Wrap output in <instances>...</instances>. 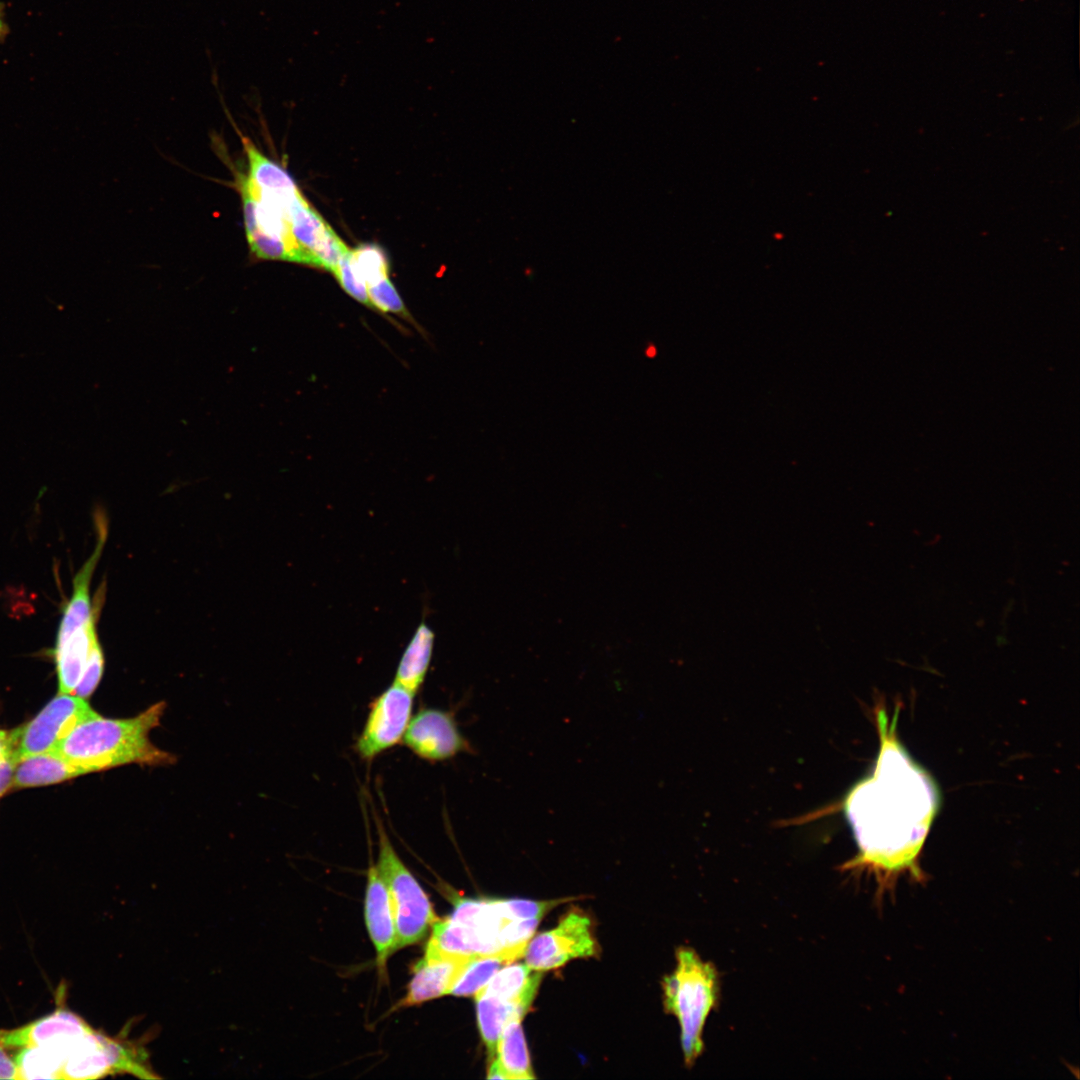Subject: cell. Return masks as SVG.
Instances as JSON below:
<instances>
[{
	"instance_id": "obj_1",
	"label": "cell",
	"mask_w": 1080,
	"mask_h": 1080,
	"mask_svg": "<svg viewBox=\"0 0 1080 1080\" xmlns=\"http://www.w3.org/2000/svg\"><path fill=\"white\" fill-rule=\"evenodd\" d=\"M877 722L881 746L875 769L851 790L844 804L859 852L842 870L872 873L880 900L901 872L922 880L917 857L938 798L931 779L897 742L895 720L890 725L879 711Z\"/></svg>"
},
{
	"instance_id": "obj_2",
	"label": "cell",
	"mask_w": 1080,
	"mask_h": 1080,
	"mask_svg": "<svg viewBox=\"0 0 1080 1080\" xmlns=\"http://www.w3.org/2000/svg\"><path fill=\"white\" fill-rule=\"evenodd\" d=\"M562 900L461 898L450 916L438 920L426 951L458 956L525 953L542 917Z\"/></svg>"
},
{
	"instance_id": "obj_3",
	"label": "cell",
	"mask_w": 1080,
	"mask_h": 1080,
	"mask_svg": "<svg viewBox=\"0 0 1080 1080\" xmlns=\"http://www.w3.org/2000/svg\"><path fill=\"white\" fill-rule=\"evenodd\" d=\"M165 707L159 702L126 719L97 714L78 724L55 750L84 774L126 764H172L175 756L156 747L149 738L152 729L160 724Z\"/></svg>"
},
{
	"instance_id": "obj_4",
	"label": "cell",
	"mask_w": 1080,
	"mask_h": 1080,
	"mask_svg": "<svg viewBox=\"0 0 1080 1080\" xmlns=\"http://www.w3.org/2000/svg\"><path fill=\"white\" fill-rule=\"evenodd\" d=\"M237 186L251 252L260 259L312 266L310 256L300 247L292 232L291 208L303 195L292 177L285 175L255 182L247 174L240 173Z\"/></svg>"
},
{
	"instance_id": "obj_5",
	"label": "cell",
	"mask_w": 1080,
	"mask_h": 1080,
	"mask_svg": "<svg viewBox=\"0 0 1080 1080\" xmlns=\"http://www.w3.org/2000/svg\"><path fill=\"white\" fill-rule=\"evenodd\" d=\"M676 968L664 977V1007L681 1029L684 1062L692 1067L704 1051L703 1030L720 999L719 974L689 947L676 951Z\"/></svg>"
},
{
	"instance_id": "obj_6",
	"label": "cell",
	"mask_w": 1080,
	"mask_h": 1080,
	"mask_svg": "<svg viewBox=\"0 0 1080 1080\" xmlns=\"http://www.w3.org/2000/svg\"><path fill=\"white\" fill-rule=\"evenodd\" d=\"M378 834V871L393 907L397 949L420 941L439 920L426 893L395 851L382 821L374 815Z\"/></svg>"
},
{
	"instance_id": "obj_7",
	"label": "cell",
	"mask_w": 1080,
	"mask_h": 1080,
	"mask_svg": "<svg viewBox=\"0 0 1080 1080\" xmlns=\"http://www.w3.org/2000/svg\"><path fill=\"white\" fill-rule=\"evenodd\" d=\"M122 1073L145 1079L159 1077L152 1070L143 1046L93 1030L72 1045L62 1064L60 1079H98Z\"/></svg>"
},
{
	"instance_id": "obj_8",
	"label": "cell",
	"mask_w": 1080,
	"mask_h": 1080,
	"mask_svg": "<svg viewBox=\"0 0 1080 1080\" xmlns=\"http://www.w3.org/2000/svg\"><path fill=\"white\" fill-rule=\"evenodd\" d=\"M97 714L86 699L58 693L32 720L10 731L11 758L17 763L55 750L78 724Z\"/></svg>"
},
{
	"instance_id": "obj_9",
	"label": "cell",
	"mask_w": 1080,
	"mask_h": 1080,
	"mask_svg": "<svg viewBox=\"0 0 1080 1080\" xmlns=\"http://www.w3.org/2000/svg\"><path fill=\"white\" fill-rule=\"evenodd\" d=\"M598 951L591 920L574 909L556 927L536 936L525 949V964L536 971L558 968L575 958L594 956Z\"/></svg>"
},
{
	"instance_id": "obj_10",
	"label": "cell",
	"mask_w": 1080,
	"mask_h": 1080,
	"mask_svg": "<svg viewBox=\"0 0 1080 1080\" xmlns=\"http://www.w3.org/2000/svg\"><path fill=\"white\" fill-rule=\"evenodd\" d=\"M414 696L394 682L372 701L355 743V750L363 760H373L403 739L412 717Z\"/></svg>"
},
{
	"instance_id": "obj_11",
	"label": "cell",
	"mask_w": 1080,
	"mask_h": 1080,
	"mask_svg": "<svg viewBox=\"0 0 1080 1080\" xmlns=\"http://www.w3.org/2000/svg\"><path fill=\"white\" fill-rule=\"evenodd\" d=\"M403 742L419 758L430 762L472 751L453 713L436 708H422L411 717Z\"/></svg>"
},
{
	"instance_id": "obj_12",
	"label": "cell",
	"mask_w": 1080,
	"mask_h": 1080,
	"mask_svg": "<svg viewBox=\"0 0 1080 1080\" xmlns=\"http://www.w3.org/2000/svg\"><path fill=\"white\" fill-rule=\"evenodd\" d=\"M291 225L294 238L310 256L312 266L333 272L350 250L303 195L291 208Z\"/></svg>"
},
{
	"instance_id": "obj_13",
	"label": "cell",
	"mask_w": 1080,
	"mask_h": 1080,
	"mask_svg": "<svg viewBox=\"0 0 1080 1080\" xmlns=\"http://www.w3.org/2000/svg\"><path fill=\"white\" fill-rule=\"evenodd\" d=\"M93 1030L75 1013L57 1010L27 1025L1 1029L0 1047L24 1049L71 1046Z\"/></svg>"
},
{
	"instance_id": "obj_14",
	"label": "cell",
	"mask_w": 1080,
	"mask_h": 1080,
	"mask_svg": "<svg viewBox=\"0 0 1080 1080\" xmlns=\"http://www.w3.org/2000/svg\"><path fill=\"white\" fill-rule=\"evenodd\" d=\"M365 919L375 946L377 968L384 973L388 957L397 950V935L389 892L376 865L368 869Z\"/></svg>"
},
{
	"instance_id": "obj_15",
	"label": "cell",
	"mask_w": 1080,
	"mask_h": 1080,
	"mask_svg": "<svg viewBox=\"0 0 1080 1080\" xmlns=\"http://www.w3.org/2000/svg\"><path fill=\"white\" fill-rule=\"evenodd\" d=\"M472 956L443 955L425 952L413 967V977L400 1007L412 1006L449 994L456 979Z\"/></svg>"
},
{
	"instance_id": "obj_16",
	"label": "cell",
	"mask_w": 1080,
	"mask_h": 1080,
	"mask_svg": "<svg viewBox=\"0 0 1080 1080\" xmlns=\"http://www.w3.org/2000/svg\"><path fill=\"white\" fill-rule=\"evenodd\" d=\"M96 616L97 614L66 639L55 644L58 693L73 694L80 681L91 650L98 641Z\"/></svg>"
},
{
	"instance_id": "obj_17",
	"label": "cell",
	"mask_w": 1080,
	"mask_h": 1080,
	"mask_svg": "<svg viewBox=\"0 0 1080 1080\" xmlns=\"http://www.w3.org/2000/svg\"><path fill=\"white\" fill-rule=\"evenodd\" d=\"M97 528V544L91 556L73 579L72 596L64 608L57 631L56 642L66 639L76 629L85 625L97 614L98 608H92L90 604L89 587L107 536V527L102 519L101 522L98 523Z\"/></svg>"
},
{
	"instance_id": "obj_18",
	"label": "cell",
	"mask_w": 1080,
	"mask_h": 1080,
	"mask_svg": "<svg viewBox=\"0 0 1080 1080\" xmlns=\"http://www.w3.org/2000/svg\"><path fill=\"white\" fill-rule=\"evenodd\" d=\"M522 1018H511L505 1024L494 1060L489 1064V1079H534L529 1054L521 1027Z\"/></svg>"
},
{
	"instance_id": "obj_19",
	"label": "cell",
	"mask_w": 1080,
	"mask_h": 1080,
	"mask_svg": "<svg viewBox=\"0 0 1080 1080\" xmlns=\"http://www.w3.org/2000/svg\"><path fill=\"white\" fill-rule=\"evenodd\" d=\"M84 775L56 750L36 754L16 763L12 788H28L60 783Z\"/></svg>"
},
{
	"instance_id": "obj_20",
	"label": "cell",
	"mask_w": 1080,
	"mask_h": 1080,
	"mask_svg": "<svg viewBox=\"0 0 1080 1080\" xmlns=\"http://www.w3.org/2000/svg\"><path fill=\"white\" fill-rule=\"evenodd\" d=\"M541 981V972L531 969L526 964H515L501 968L482 988V991L527 1012Z\"/></svg>"
},
{
	"instance_id": "obj_21",
	"label": "cell",
	"mask_w": 1080,
	"mask_h": 1080,
	"mask_svg": "<svg viewBox=\"0 0 1080 1080\" xmlns=\"http://www.w3.org/2000/svg\"><path fill=\"white\" fill-rule=\"evenodd\" d=\"M435 634L423 620L406 646L396 669L394 682L416 694L426 678Z\"/></svg>"
},
{
	"instance_id": "obj_22",
	"label": "cell",
	"mask_w": 1080,
	"mask_h": 1080,
	"mask_svg": "<svg viewBox=\"0 0 1080 1080\" xmlns=\"http://www.w3.org/2000/svg\"><path fill=\"white\" fill-rule=\"evenodd\" d=\"M71 1046L24 1048L13 1059L17 1080L60 1079V1071Z\"/></svg>"
},
{
	"instance_id": "obj_23",
	"label": "cell",
	"mask_w": 1080,
	"mask_h": 1080,
	"mask_svg": "<svg viewBox=\"0 0 1080 1080\" xmlns=\"http://www.w3.org/2000/svg\"><path fill=\"white\" fill-rule=\"evenodd\" d=\"M514 960L516 958L509 954L472 956L465 964L449 994L475 995L501 968Z\"/></svg>"
},
{
	"instance_id": "obj_24",
	"label": "cell",
	"mask_w": 1080,
	"mask_h": 1080,
	"mask_svg": "<svg viewBox=\"0 0 1080 1080\" xmlns=\"http://www.w3.org/2000/svg\"><path fill=\"white\" fill-rule=\"evenodd\" d=\"M350 260L367 287L388 277L389 263L384 250L378 245H359L350 250Z\"/></svg>"
},
{
	"instance_id": "obj_25",
	"label": "cell",
	"mask_w": 1080,
	"mask_h": 1080,
	"mask_svg": "<svg viewBox=\"0 0 1080 1080\" xmlns=\"http://www.w3.org/2000/svg\"><path fill=\"white\" fill-rule=\"evenodd\" d=\"M370 305L382 312L407 316L406 307L389 277L367 287Z\"/></svg>"
},
{
	"instance_id": "obj_26",
	"label": "cell",
	"mask_w": 1080,
	"mask_h": 1080,
	"mask_svg": "<svg viewBox=\"0 0 1080 1080\" xmlns=\"http://www.w3.org/2000/svg\"><path fill=\"white\" fill-rule=\"evenodd\" d=\"M332 273L350 296L363 304L370 305L366 283L352 265L350 251L340 260Z\"/></svg>"
},
{
	"instance_id": "obj_27",
	"label": "cell",
	"mask_w": 1080,
	"mask_h": 1080,
	"mask_svg": "<svg viewBox=\"0 0 1080 1080\" xmlns=\"http://www.w3.org/2000/svg\"><path fill=\"white\" fill-rule=\"evenodd\" d=\"M104 668V656L102 648L97 641L89 655L87 664L73 694L86 699L96 689L101 680Z\"/></svg>"
},
{
	"instance_id": "obj_28",
	"label": "cell",
	"mask_w": 1080,
	"mask_h": 1080,
	"mask_svg": "<svg viewBox=\"0 0 1080 1080\" xmlns=\"http://www.w3.org/2000/svg\"><path fill=\"white\" fill-rule=\"evenodd\" d=\"M16 762L10 757L0 765V798L12 788Z\"/></svg>"
},
{
	"instance_id": "obj_29",
	"label": "cell",
	"mask_w": 1080,
	"mask_h": 1080,
	"mask_svg": "<svg viewBox=\"0 0 1080 1080\" xmlns=\"http://www.w3.org/2000/svg\"><path fill=\"white\" fill-rule=\"evenodd\" d=\"M0 1079H17V1070L13 1059L0 1047Z\"/></svg>"
},
{
	"instance_id": "obj_30",
	"label": "cell",
	"mask_w": 1080,
	"mask_h": 1080,
	"mask_svg": "<svg viewBox=\"0 0 1080 1080\" xmlns=\"http://www.w3.org/2000/svg\"><path fill=\"white\" fill-rule=\"evenodd\" d=\"M12 754V740L10 731L0 729V765Z\"/></svg>"
},
{
	"instance_id": "obj_31",
	"label": "cell",
	"mask_w": 1080,
	"mask_h": 1080,
	"mask_svg": "<svg viewBox=\"0 0 1080 1080\" xmlns=\"http://www.w3.org/2000/svg\"><path fill=\"white\" fill-rule=\"evenodd\" d=\"M7 32H8V27H7L6 22L4 20L3 7H2V4L0 3V40L5 38V36L7 35Z\"/></svg>"
}]
</instances>
